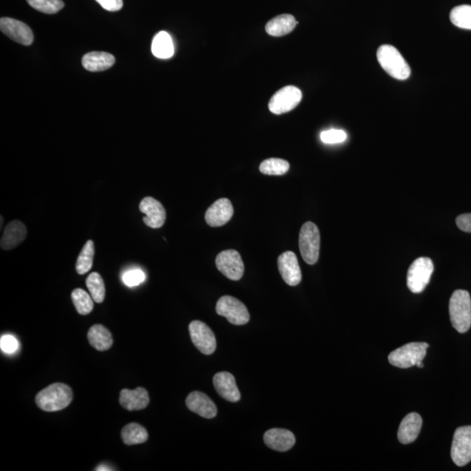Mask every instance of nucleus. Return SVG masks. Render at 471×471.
<instances>
[{
	"label": "nucleus",
	"instance_id": "1",
	"mask_svg": "<svg viewBox=\"0 0 471 471\" xmlns=\"http://www.w3.org/2000/svg\"><path fill=\"white\" fill-rule=\"evenodd\" d=\"M73 391L64 383H53L41 390L36 396V404L46 412L60 411L72 403Z\"/></svg>",
	"mask_w": 471,
	"mask_h": 471
},
{
	"label": "nucleus",
	"instance_id": "2",
	"mask_svg": "<svg viewBox=\"0 0 471 471\" xmlns=\"http://www.w3.org/2000/svg\"><path fill=\"white\" fill-rule=\"evenodd\" d=\"M377 59L381 68L391 77L405 81L411 75V69L405 59L396 47L390 44H383L377 51Z\"/></svg>",
	"mask_w": 471,
	"mask_h": 471
},
{
	"label": "nucleus",
	"instance_id": "3",
	"mask_svg": "<svg viewBox=\"0 0 471 471\" xmlns=\"http://www.w3.org/2000/svg\"><path fill=\"white\" fill-rule=\"evenodd\" d=\"M452 326L461 333H466L471 327V298L469 292L457 290L450 301Z\"/></svg>",
	"mask_w": 471,
	"mask_h": 471
},
{
	"label": "nucleus",
	"instance_id": "4",
	"mask_svg": "<svg viewBox=\"0 0 471 471\" xmlns=\"http://www.w3.org/2000/svg\"><path fill=\"white\" fill-rule=\"evenodd\" d=\"M429 344L425 342H412L406 344L402 348L394 350L388 355V361L394 367L409 368L416 366L425 358Z\"/></svg>",
	"mask_w": 471,
	"mask_h": 471
},
{
	"label": "nucleus",
	"instance_id": "5",
	"mask_svg": "<svg viewBox=\"0 0 471 471\" xmlns=\"http://www.w3.org/2000/svg\"><path fill=\"white\" fill-rule=\"evenodd\" d=\"M298 244L305 262L308 265L316 264L319 259L320 247V234L316 225L307 222L302 226Z\"/></svg>",
	"mask_w": 471,
	"mask_h": 471
},
{
	"label": "nucleus",
	"instance_id": "6",
	"mask_svg": "<svg viewBox=\"0 0 471 471\" xmlns=\"http://www.w3.org/2000/svg\"><path fill=\"white\" fill-rule=\"evenodd\" d=\"M434 265L429 257H419L410 266L407 276V288L413 294H420L431 281Z\"/></svg>",
	"mask_w": 471,
	"mask_h": 471
},
{
	"label": "nucleus",
	"instance_id": "7",
	"mask_svg": "<svg viewBox=\"0 0 471 471\" xmlns=\"http://www.w3.org/2000/svg\"><path fill=\"white\" fill-rule=\"evenodd\" d=\"M216 314L225 317L229 322L242 326L249 322L250 314L247 307L238 298L224 296L219 298L216 307Z\"/></svg>",
	"mask_w": 471,
	"mask_h": 471
},
{
	"label": "nucleus",
	"instance_id": "8",
	"mask_svg": "<svg viewBox=\"0 0 471 471\" xmlns=\"http://www.w3.org/2000/svg\"><path fill=\"white\" fill-rule=\"evenodd\" d=\"M302 93L294 86H286L273 95L269 101V110L275 114H282L294 110L300 104Z\"/></svg>",
	"mask_w": 471,
	"mask_h": 471
},
{
	"label": "nucleus",
	"instance_id": "9",
	"mask_svg": "<svg viewBox=\"0 0 471 471\" xmlns=\"http://www.w3.org/2000/svg\"><path fill=\"white\" fill-rule=\"evenodd\" d=\"M451 458L457 466L463 467L471 461V427L464 426L455 432Z\"/></svg>",
	"mask_w": 471,
	"mask_h": 471
},
{
	"label": "nucleus",
	"instance_id": "10",
	"mask_svg": "<svg viewBox=\"0 0 471 471\" xmlns=\"http://www.w3.org/2000/svg\"><path fill=\"white\" fill-rule=\"evenodd\" d=\"M216 266L219 272L231 280L241 279L244 266L240 253L235 250H225L216 256Z\"/></svg>",
	"mask_w": 471,
	"mask_h": 471
},
{
	"label": "nucleus",
	"instance_id": "11",
	"mask_svg": "<svg viewBox=\"0 0 471 471\" xmlns=\"http://www.w3.org/2000/svg\"><path fill=\"white\" fill-rule=\"evenodd\" d=\"M189 331L194 345L200 352L206 355H211L215 352V334L206 324L200 320H194L190 324Z\"/></svg>",
	"mask_w": 471,
	"mask_h": 471
},
{
	"label": "nucleus",
	"instance_id": "12",
	"mask_svg": "<svg viewBox=\"0 0 471 471\" xmlns=\"http://www.w3.org/2000/svg\"><path fill=\"white\" fill-rule=\"evenodd\" d=\"M0 29L6 36L17 43L30 46L34 42V34L27 24L12 18H1Z\"/></svg>",
	"mask_w": 471,
	"mask_h": 471
},
{
	"label": "nucleus",
	"instance_id": "13",
	"mask_svg": "<svg viewBox=\"0 0 471 471\" xmlns=\"http://www.w3.org/2000/svg\"><path fill=\"white\" fill-rule=\"evenodd\" d=\"M140 211L145 215L143 222L152 229L161 228L166 220V212L162 203L151 196L145 197L140 203Z\"/></svg>",
	"mask_w": 471,
	"mask_h": 471
},
{
	"label": "nucleus",
	"instance_id": "14",
	"mask_svg": "<svg viewBox=\"0 0 471 471\" xmlns=\"http://www.w3.org/2000/svg\"><path fill=\"white\" fill-rule=\"evenodd\" d=\"M278 266L280 275L286 284L296 286L302 279L301 270L297 256L292 251H285L279 257Z\"/></svg>",
	"mask_w": 471,
	"mask_h": 471
},
{
	"label": "nucleus",
	"instance_id": "15",
	"mask_svg": "<svg viewBox=\"0 0 471 471\" xmlns=\"http://www.w3.org/2000/svg\"><path fill=\"white\" fill-rule=\"evenodd\" d=\"M234 209L230 200L218 199L209 207L205 213V221L212 227H219L231 220Z\"/></svg>",
	"mask_w": 471,
	"mask_h": 471
},
{
	"label": "nucleus",
	"instance_id": "16",
	"mask_svg": "<svg viewBox=\"0 0 471 471\" xmlns=\"http://www.w3.org/2000/svg\"><path fill=\"white\" fill-rule=\"evenodd\" d=\"M188 409L206 419L214 418L218 413V409L211 398L205 394L194 391L188 396L186 399Z\"/></svg>",
	"mask_w": 471,
	"mask_h": 471
},
{
	"label": "nucleus",
	"instance_id": "17",
	"mask_svg": "<svg viewBox=\"0 0 471 471\" xmlns=\"http://www.w3.org/2000/svg\"><path fill=\"white\" fill-rule=\"evenodd\" d=\"M213 384L219 396L228 402L237 403L240 400L241 394L236 384L235 377L229 372H220L215 374Z\"/></svg>",
	"mask_w": 471,
	"mask_h": 471
},
{
	"label": "nucleus",
	"instance_id": "18",
	"mask_svg": "<svg viewBox=\"0 0 471 471\" xmlns=\"http://www.w3.org/2000/svg\"><path fill=\"white\" fill-rule=\"evenodd\" d=\"M265 444L272 450L285 452L295 444V437L291 431L284 429H272L264 435Z\"/></svg>",
	"mask_w": 471,
	"mask_h": 471
},
{
	"label": "nucleus",
	"instance_id": "19",
	"mask_svg": "<svg viewBox=\"0 0 471 471\" xmlns=\"http://www.w3.org/2000/svg\"><path fill=\"white\" fill-rule=\"evenodd\" d=\"M422 419L418 413H410L404 418L398 431V439L403 444H411L421 431Z\"/></svg>",
	"mask_w": 471,
	"mask_h": 471
},
{
	"label": "nucleus",
	"instance_id": "20",
	"mask_svg": "<svg viewBox=\"0 0 471 471\" xmlns=\"http://www.w3.org/2000/svg\"><path fill=\"white\" fill-rule=\"evenodd\" d=\"M27 234V228L23 222L18 220L12 221L5 226L4 233L0 241V246L3 250H12L25 240Z\"/></svg>",
	"mask_w": 471,
	"mask_h": 471
},
{
	"label": "nucleus",
	"instance_id": "21",
	"mask_svg": "<svg viewBox=\"0 0 471 471\" xmlns=\"http://www.w3.org/2000/svg\"><path fill=\"white\" fill-rule=\"evenodd\" d=\"M120 403L129 411L145 409L149 403L147 390L143 387H138L135 390H123L120 394Z\"/></svg>",
	"mask_w": 471,
	"mask_h": 471
},
{
	"label": "nucleus",
	"instance_id": "22",
	"mask_svg": "<svg viewBox=\"0 0 471 471\" xmlns=\"http://www.w3.org/2000/svg\"><path fill=\"white\" fill-rule=\"evenodd\" d=\"M114 63V56L106 52H90L82 58V66L90 72L104 71L113 66Z\"/></svg>",
	"mask_w": 471,
	"mask_h": 471
},
{
	"label": "nucleus",
	"instance_id": "23",
	"mask_svg": "<svg viewBox=\"0 0 471 471\" xmlns=\"http://www.w3.org/2000/svg\"><path fill=\"white\" fill-rule=\"evenodd\" d=\"M297 24L294 16L282 14L270 21L266 25V31L270 36H284L294 31Z\"/></svg>",
	"mask_w": 471,
	"mask_h": 471
},
{
	"label": "nucleus",
	"instance_id": "24",
	"mask_svg": "<svg viewBox=\"0 0 471 471\" xmlns=\"http://www.w3.org/2000/svg\"><path fill=\"white\" fill-rule=\"evenodd\" d=\"M151 51L153 55L158 59L167 60L174 55V44L167 31H161L154 37L152 41Z\"/></svg>",
	"mask_w": 471,
	"mask_h": 471
},
{
	"label": "nucleus",
	"instance_id": "25",
	"mask_svg": "<svg viewBox=\"0 0 471 471\" xmlns=\"http://www.w3.org/2000/svg\"><path fill=\"white\" fill-rule=\"evenodd\" d=\"M88 339L91 346L98 351H106L113 345L111 333L101 324H94L89 329Z\"/></svg>",
	"mask_w": 471,
	"mask_h": 471
},
{
	"label": "nucleus",
	"instance_id": "26",
	"mask_svg": "<svg viewBox=\"0 0 471 471\" xmlns=\"http://www.w3.org/2000/svg\"><path fill=\"white\" fill-rule=\"evenodd\" d=\"M122 438L124 444L135 445L143 444L148 440L147 431L138 423H129L123 429Z\"/></svg>",
	"mask_w": 471,
	"mask_h": 471
},
{
	"label": "nucleus",
	"instance_id": "27",
	"mask_svg": "<svg viewBox=\"0 0 471 471\" xmlns=\"http://www.w3.org/2000/svg\"><path fill=\"white\" fill-rule=\"evenodd\" d=\"M94 257V244L92 240H88L79 253L77 262H76V270L79 275H85L90 270L93 266Z\"/></svg>",
	"mask_w": 471,
	"mask_h": 471
},
{
	"label": "nucleus",
	"instance_id": "28",
	"mask_svg": "<svg viewBox=\"0 0 471 471\" xmlns=\"http://www.w3.org/2000/svg\"><path fill=\"white\" fill-rule=\"evenodd\" d=\"M72 301L79 314L87 315L93 311V298L84 290L79 288L74 290L72 292Z\"/></svg>",
	"mask_w": 471,
	"mask_h": 471
},
{
	"label": "nucleus",
	"instance_id": "29",
	"mask_svg": "<svg viewBox=\"0 0 471 471\" xmlns=\"http://www.w3.org/2000/svg\"><path fill=\"white\" fill-rule=\"evenodd\" d=\"M289 162L279 158L266 159L259 166L261 173L268 176H282L289 170Z\"/></svg>",
	"mask_w": 471,
	"mask_h": 471
},
{
	"label": "nucleus",
	"instance_id": "30",
	"mask_svg": "<svg viewBox=\"0 0 471 471\" xmlns=\"http://www.w3.org/2000/svg\"><path fill=\"white\" fill-rule=\"evenodd\" d=\"M450 18L456 27L471 30V5H463L452 9Z\"/></svg>",
	"mask_w": 471,
	"mask_h": 471
},
{
	"label": "nucleus",
	"instance_id": "31",
	"mask_svg": "<svg viewBox=\"0 0 471 471\" xmlns=\"http://www.w3.org/2000/svg\"><path fill=\"white\" fill-rule=\"evenodd\" d=\"M86 284L94 302L101 303L105 298V284L103 278L98 272H92L86 280Z\"/></svg>",
	"mask_w": 471,
	"mask_h": 471
},
{
	"label": "nucleus",
	"instance_id": "32",
	"mask_svg": "<svg viewBox=\"0 0 471 471\" xmlns=\"http://www.w3.org/2000/svg\"><path fill=\"white\" fill-rule=\"evenodd\" d=\"M35 10L47 14H57L64 8L62 0H27Z\"/></svg>",
	"mask_w": 471,
	"mask_h": 471
},
{
	"label": "nucleus",
	"instance_id": "33",
	"mask_svg": "<svg viewBox=\"0 0 471 471\" xmlns=\"http://www.w3.org/2000/svg\"><path fill=\"white\" fill-rule=\"evenodd\" d=\"M122 279L127 286L133 288V286L139 285L144 282L146 275L141 269H131L123 273Z\"/></svg>",
	"mask_w": 471,
	"mask_h": 471
},
{
	"label": "nucleus",
	"instance_id": "34",
	"mask_svg": "<svg viewBox=\"0 0 471 471\" xmlns=\"http://www.w3.org/2000/svg\"><path fill=\"white\" fill-rule=\"evenodd\" d=\"M348 135L342 129H329L320 133V140L326 144H337L346 141Z\"/></svg>",
	"mask_w": 471,
	"mask_h": 471
},
{
	"label": "nucleus",
	"instance_id": "35",
	"mask_svg": "<svg viewBox=\"0 0 471 471\" xmlns=\"http://www.w3.org/2000/svg\"><path fill=\"white\" fill-rule=\"evenodd\" d=\"M18 346L20 345H18V340L10 334L3 335L0 340V348L3 352L8 353V355H12V353L17 351Z\"/></svg>",
	"mask_w": 471,
	"mask_h": 471
},
{
	"label": "nucleus",
	"instance_id": "36",
	"mask_svg": "<svg viewBox=\"0 0 471 471\" xmlns=\"http://www.w3.org/2000/svg\"><path fill=\"white\" fill-rule=\"evenodd\" d=\"M101 8L110 12L120 11L123 8V0H95Z\"/></svg>",
	"mask_w": 471,
	"mask_h": 471
},
{
	"label": "nucleus",
	"instance_id": "37",
	"mask_svg": "<svg viewBox=\"0 0 471 471\" xmlns=\"http://www.w3.org/2000/svg\"><path fill=\"white\" fill-rule=\"evenodd\" d=\"M457 225L461 231L471 233V213L457 216Z\"/></svg>",
	"mask_w": 471,
	"mask_h": 471
},
{
	"label": "nucleus",
	"instance_id": "38",
	"mask_svg": "<svg viewBox=\"0 0 471 471\" xmlns=\"http://www.w3.org/2000/svg\"><path fill=\"white\" fill-rule=\"evenodd\" d=\"M112 470L110 469L107 466H100L97 468V470Z\"/></svg>",
	"mask_w": 471,
	"mask_h": 471
},
{
	"label": "nucleus",
	"instance_id": "39",
	"mask_svg": "<svg viewBox=\"0 0 471 471\" xmlns=\"http://www.w3.org/2000/svg\"><path fill=\"white\" fill-rule=\"evenodd\" d=\"M416 367H418L419 368H422L424 367V365H423V364H422V361H419L418 364H416Z\"/></svg>",
	"mask_w": 471,
	"mask_h": 471
}]
</instances>
